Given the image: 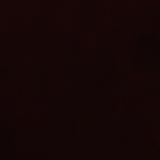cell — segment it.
I'll return each instance as SVG.
<instances>
[]
</instances>
